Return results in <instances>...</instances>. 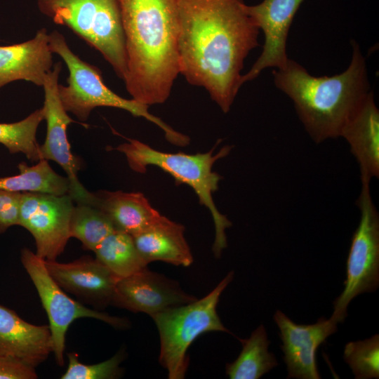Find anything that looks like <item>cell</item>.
Returning <instances> with one entry per match:
<instances>
[{"instance_id": "6da1fadb", "label": "cell", "mask_w": 379, "mask_h": 379, "mask_svg": "<svg viewBox=\"0 0 379 379\" xmlns=\"http://www.w3.org/2000/svg\"><path fill=\"white\" fill-rule=\"evenodd\" d=\"M178 6L180 74L227 113L260 30L244 0H178Z\"/></svg>"}, {"instance_id": "7a4b0ae2", "label": "cell", "mask_w": 379, "mask_h": 379, "mask_svg": "<svg viewBox=\"0 0 379 379\" xmlns=\"http://www.w3.org/2000/svg\"><path fill=\"white\" fill-rule=\"evenodd\" d=\"M133 99L148 106L168 98L180 74L178 0H118Z\"/></svg>"}, {"instance_id": "3957f363", "label": "cell", "mask_w": 379, "mask_h": 379, "mask_svg": "<svg viewBox=\"0 0 379 379\" xmlns=\"http://www.w3.org/2000/svg\"><path fill=\"white\" fill-rule=\"evenodd\" d=\"M349 67L331 77H315L289 59L272 72L275 86L293 101L306 131L316 142L340 137L350 117L371 91L366 59L359 44L351 41Z\"/></svg>"}, {"instance_id": "277c9868", "label": "cell", "mask_w": 379, "mask_h": 379, "mask_svg": "<svg viewBox=\"0 0 379 379\" xmlns=\"http://www.w3.org/2000/svg\"><path fill=\"white\" fill-rule=\"evenodd\" d=\"M127 140L117 150L125 155L133 171L145 173L148 166H155L173 177L178 184L187 185L194 191L200 204L209 210L213 218L215 234L212 250L215 256L220 258L227 247L225 230L232 222L220 213L213 201V194L218 190L222 177L213 171V166L227 156L232 147L224 146L216 154H213L214 147L205 153L189 154L164 152L135 139Z\"/></svg>"}, {"instance_id": "5b68a950", "label": "cell", "mask_w": 379, "mask_h": 379, "mask_svg": "<svg viewBox=\"0 0 379 379\" xmlns=\"http://www.w3.org/2000/svg\"><path fill=\"white\" fill-rule=\"evenodd\" d=\"M48 44L65 62L69 75L67 86L58 84V91L63 107L85 122L97 107H109L126 110L133 116L142 117L157 125L172 145L185 147L189 145V136L168 125L148 112L149 106L134 99H126L107 86L101 71L96 66L81 59L69 47L65 37L58 31L48 33Z\"/></svg>"}, {"instance_id": "8992f818", "label": "cell", "mask_w": 379, "mask_h": 379, "mask_svg": "<svg viewBox=\"0 0 379 379\" xmlns=\"http://www.w3.org/2000/svg\"><path fill=\"white\" fill-rule=\"evenodd\" d=\"M39 11L98 51L124 80L125 36L118 0H36Z\"/></svg>"}, {"instance_id": "52a82bcc", "label": "cell", "mask_w": 379, "mask_h": 379, "mask_svg": "<svg viewBox=\"0 0 379 379\" xmlns=\"http://www.w3.org/2000/svg\"><path fill=\"white\" fill-rule=\"evenodd\" d=\"M234 272L203 298L168 308L152 315L160 338L159 361L167 371L168 378L182 379L188 366L187 350L201 334L221 331L231 333L217 313L220 295L232 281Z\"/></svg>"}, {"instance_id": "ba28073f", "label": "cell", "mask_w": 379, "mask_h": 379, "mask_svg": "<svg viewBox=\"0 0 379 379\" xmlns=\"http://www.w3.org/2000/svg\"><path fill=\"white\" fill-rule=\"evenodd\" d=\"M361 213L347 260L344 289L333 302L331 319L344 321L352 299L364 293L376 291L379 286V215L371 196L370 184H361L357 201Z\"/></svg>"}, {"instance_id": "9c48e42d", "label": "cell", "mask_w": 379, "mask_h": 379, "mask_svg": "<svg viewBox=\"0 0 379 379\" xmlns=\"http://www.w3.org/2000/svg\"><path fill=\"white\" fill-rule=\"evenodd\" d=\"M21 262L32 279L49 320L53 353L58 366L64 365L65 337L70 324L83 317L96 319L117 328L129 326L125 318L91 310L68 296L48 272L45 260L29 248L20 253Z\"/></svg>"}, {"instance_id": "30bf717a", "label": "cell", "mask_w": 379, "mask_h": 379, "mask_svg": "<svg viewBox=\"0 0 379 379\" xmlns=\"http://www.w3.org/2000/svg\"><path fill=\"white\" fill-rule=\"evenodd\" d=\"M73 201L69 194L23 192L21 194L19 225L33 236L35 253L44 260H55L65 248L70 238Z\"/></svg>"}, {"instance_id": "8fae6325", "label": "cell", "mask_w": 379, "mask_h": 379, "mask_svg": "<svg viewBox=\"0 0 379 379\" xmlns=\"http://www.w3.org/2000/svg\"><path fill=\"white\" fill-rule=\"evenodd\" d=\"M61 69V62L53 64L42 86L44 90L42 107L44 120L46 121V135L44 144L40 145L41 156L42 159L55 161L65 171L69 181V194L77 204L92 205L93 193L88 192L78 179L80 161L72 153L67 138V126L74 121L67 114L58 95V80Z\"/></svg>"}, {"instance_id": "7c38bea8", "label": "cell", "mask_w": 379, "mask_h": 379, "mask_svg": "<svg viewBox=\"0 0 379 379\" xmlns=\"http://www.w3.org/2000/svg\"><path fill=\"white\" fill-rule=\"evenodd\" d=\"M197 298L183 291L177 281L149 270L147 267L119 279L112 303L150 317L168 308L190 303Z\"/></svg>"}, {"instance_id": "4fadbf2b", "label": "cell", "mask_w": 379, "mask_h": 379, "mask_svg": "<svg viewBox=\"0 0 379 379\" xmlns=\"http://www.w3.org/2000/svg\"><path fill=\"white\" fill-rule=\"evenodd\" d=\"M282 341L281 349L288 371L287 378L319 379L317 350L338 331L331 319L319 318L314 324H297L280 310L274 314Z\"/></svg>"}, {"instance_id": "5bb4252c", "label": "cell", "mask_w": 379, "mask_h": 379, "mask_svg": "<svg viewBox=\"0 0 379 379\" xmlns=\"http://www.w3.org/2000/svg\"><path fill=\"white\" fill-rule=\"evenodd\" d=\"M303 0H263L246 10L265 36L262 51L249 71L242 74L243 85L259 76L266 68L283 67L288 58L286 42L294 15Z\"/></svg>"}, {"instance_id": "9a60e30c", "label": "cell", "mask_w": 379, "mask_h": 379, "mask_svg": "<svg viewBox=\"0 0 379 379\" xmlns=\"http://www.w3.org/2000/svg\"><path fill=\"white\" fill-rule=\"evenodd\" d=\"M45 265L64 291L98 308L111 305L119 278L95 258L84 256L67 263L45 260Z\"/></svg>"}, {"instance_id": "2e32d148", "label": "cell", "mask_w": 379, "mask_h": 379, "mask_svg": "<svg viewBox=\"0 0 379 379\" xmlns=\"http://www.w3.org/2000/svg\"><path fill=\"white\" fill-rule=\"evenodd\" d=\"M53 352L48 325H34L0 305V356L10 357L36 367Z\"/></svg>"}, {"instance_id": "e0dca14e", "label": "cell", "mask_w": 379, "mask_h": 379, "mask_svg": "<svg viewBox=\"0 0 379 379\" xmlns=\"http://www.w3.org/2000/svg\"><path fill=\"white\" fill-rule=\"evenodd\" d=\"M53 66L48 33L46 28H41L29 40L0 46V88L18 80L43 86L46 76Z\"/></svg>"}, {"instance_id": "ac0fdd59", "label": "cell", "mask_w": 379, "mask_h": 379, "mask_svg": "<svg viewBox=\"0 0 379 379\" xmlns=\"http://www.w3.org/2000/svg\"><path fill=\"white\" fill-rule=\"evenodd\" d=\"M340 137L350 146L360 169L361 184L379 177V110L372 91L347 121Z\"/></svg>"}, {"instance_id": "d6986e66", "label": "cell", "mask_w": 379, "mask_h": 379, "mask_svg": "<svg viewBox=\"0 0 379 379\" xmlns=\"http://www.w3.org/2000/svg\"><path fill=\"white\" fill-rule=\"evenodd\" d=\"M131 236L139 253L147 264L163 261L188 267L193 262L185 237V227L162 215L149 226Z\"/></svg>"}, {"instance_id": "ffe728a7", "label": "cell", "mask_w": 379, "mask_h": 379, "mask_svg": "<svg viewBox=\"0 0 379 379\" xmlns=\"http://www.w3.org/2000/svg\"><path fill=\"white\" fill-rule=\"evenodd\" d=\"M93 206L103 211L116 229L133 235L145 229L161 215L140 192L100 190Z\"/></svg>"}, {"instance_id": "44dd1931", "label": "cell", "mask_w": 379, "mask_h": 379, "mask_svg": "<svg viewBox=\"0 0 379 379\" xmlns=\"http://www.w3.org/2000/svg\"><path fill=\"white\" fill-rule=\"evenodd\" d=\"M238 339L242 350L236 360L225 368L230 379H258L278 365L274 354L268 351L270 341L263 325L248 338Z\"/></svg>"}, {"instance_id": "7402d4cb", "label": "cell", "mask_w": 379, "mask_h": 379, "mask_svg": "<svg viewBox=\"0 0 379 379\" xmlns=\"http://www.w3.org/2000/svg\"><path fill=\"white\" fill-rule=\"evenodd\" d=\"M19 173L0 178V189L12 192H39L63 195L69 194V181L54 171L48 160L41 159L34 166L22 162Z\"/></svg>"}, {"instance_id": "603a6c76", "label": "cell", "mask_w": 379, "mask_h": 379, "mask_svg": "<svg viewBox=\"0 0 379 379\" xmlns=\"http://www.w3.org/2000/svg\"><path fill=\"white\" fill-rule=\"evenodd\" d=\"M95 259L119 279L132 275L147 267L131 234L116 230L94 250Z\"/></svg>"}, {"instance_id": "cb8c5ba5", "label": "cell", "mask_w": 379, "mask_h": 379, "mask_svg": "<svg viewBox=\"0 0 379 379\" xmlns=\"http://www.w3.org/2000/svg\"><path fill=\"white\" fill-rule=\"evenodd\" d=\"M117 230L110 218L95 206L77 204L74 206L69 222V235L94 251L110 234Z\"/></svg>"}, {"instance_id": "d4e9b609", "label": "cell", "mask_w": 379, "mask_h": 379, "mask_svg": "<svg viewBox=\"0 0 379 379\" xmlns=\"http://www.w3.org/2000/svg\"><path fill=\"white\" fill-rule=\"evenodd\" d=\"M44 120L43 107L31 113L24 119L10 124L0 123V143L12 153L21 152L32 161L42 159L36 131Z\"/></svg>"}, {"instance_id": "484cf974", "label": "cell", "mask_w": 379, "mask_h": 379, "mask_svg": "<svg viewBox=\"0 0 379 379\" xmlns=\"http://www.w3.org/2000/svg\"><path fill=\"white\" fill-rule=\"evenodd\" d=\"M343 358L356 379L379 378V335L347 343Z\"/></svg>"}, {"instance_id": "4316f807", "label": "cell", "mask_w": 379, "mask_h": 379, "mask_svg": "<svg viewBox=\"0 0 379 379\" xmlns=\"http://www.w3.org/2000/svg\"><path fill=\"white\" fill-rule=\"evenodd\" d=\"M125 352L119 350L110 359L95 364H84L79 361L77 353L67 354L68 366L61 379H114L121 375L120 364Z\"/></svg>"}, {"instance_id": "83f0119b", "label": "cell", "mask_w": 379, "mask_h": 379, "mask_svg": "<svg viewBox=\"0 0 379 379\" xmlns=\"http://www.w3.org/2000/svg\"><path fill=\"white\" fill-rule=\"evenodd\" d=\"M21 192L0 189V234L19 225Z\"/></svg>"}, {"instance_id": "f1b7e54d", "label": "cell", "mask_w": 379, "mask_h": 379, "mask_svg": "<svg viewBox=\"0 0 379 379\" xmlns=\"http://www.w3.org/2000/svg\"><path fill=\"white\" fill-rule=\"evenodd\" d=\"M36 368L10 357L0 356V379H36Z\"/></svg>"}]
</instances>
